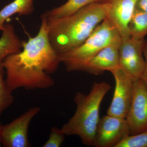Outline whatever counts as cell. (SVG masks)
I'll return each mask as SVG.
<instances>
[{
  "label": "cell",
  "mask_w": 147,
  "mask_h": 147,
  "mask_svg": "<svg viewBox=\"0 0 147 147\" xmlns=\"http://www.w3.org/2000/svg\"><path fill=\"white\" fill-rule=\"evenodd\" d=\"M60 63L59 54L47 36L41 32L24 41L21 52L9 55L3 61L6 82L12 91L19 88H51L55 81L50 74L56 71Z\"/></svg>",
  "instance_id": "6da1fadb"
},
{
  "label": "cell",
  "mask_w": 147,
  "mask_h": 147,
  "mask_svg": "<svg viewBox=\"0 0 147 147\" xmlns=\"http://www.w3.org/2000/svg\"><path fill=\"white\" fill-rule=\"evenodd\" d=\"M106 13L107 5L101 2L93 3L64 17L47 18L51 45L59 54L79 47L105 19Z\"/></svg>",
  "instance_id": "7a4b0ae2"
},
{
  "label": "cell",
  "mask_w": 147,
  "mask_h": 147,
  "mask_svg": "<svg viewBox=\"0 0 147 147\" xmlns=\"http://www.w3.org/2000/svg\"><path fill=\"white\" fill-rule=\"evenodd\" d=\"M111 88L110 84L106 82H95L88 94L82 92L76 93L74 97L76 104V111L61 128L65 136H78L84 144L93 146L100 119V104Z\"/></svg>",
  "instance_id": "3957f363"
},
{
  "label": "cell",
  "mask_w": 147,
  "mask_h": 147,
  "mask_svg": "<svg viewBox=\"0 0 147 147\" xmlns=\"http://www.w3.org/2000/svg\"><path fill=\"white\" fill-rule=\"evenodd\" d=\"M122 39L115 27L105 18L79 47L59 54L68 71H82L90 59L106 46L120 44Z\"/></svg>",
  "instance_id": "277c9868"
},
{
  "label": "cell",
  "mask_w": 147,
  "mask_h": 147,
  "mask_svg": "<svg viewBox=\"0 0 147 147\" xmlns=\"http://www.w3.org/2000/svg\"><path fill=\"white\" fill-rule=\"evenodd\" d=\"M144 40L130 37L122 40L119 46V67L134 82L140 79L144 69Z\"/></svg>",
  "instance_id": "5b68a950"
},
{
  "label": "cell",
  "mask_w": 147,
  "mask_h": 147,
  "mask_svg": "<svg viewBox=\"0 0 147 147\" xmlns=\"http://www.w3.org/2000/svg\"><path fill=\"white\" fill-rule=\"evenodd\" d=\"M40 110L39 107H32L9 123L2 125V145L5 147H30L28 135L29 126Z\"/></svg>",
  "instance_id": "8992f818"
},
{
  "label": "cell",
  "mask_w": 147,
  "mask_h": 147,
  "mask_svg": "<svg viewBox=\"0 0 147 147\" xmlns=\"http://www.w3.org/2000/svg\"><path fill=\"white\" fill-rule=\"evenodd\" d=\"M130 135L126 119L107 115L100 118L95 135L94 146L116 147Z\"/></svg>",
  "instance_id": "52a82bcc"
},
{
  "label": "cell",
  "mask_w": 147,
  "mask_h": 147,
  "mask_svg": "<svg viewBox=\"0 0 147 147\" xmlns=\"http://www.w3.org/2000/svg\"><path fill=\"white\" fill-rule=\"evenodd\" d=\"M110 72L114 76L115 87L107 115L126 118L132 101L134 81L120 67Z\"/></svg>",
  "instance_id": "ba28073f"
},
{
  "label": "cell",
  "mask_w": 147,
  "mask_h": 147,
  "mask_svg": "<svg viewBox=\"0 0 147 147\" xmlns=\"http://www.w3.org/2000/svg\"><path fill=\"white\" fill-rule=\"evenodd\" d=\"M125 119L130 135L147 131V89L141 79L134 82L132 101Z\"/></svg>",
  "instance_id": "9c48e42d"
},
{
  "label": "cell",
  "mask_w": 147,
  "mask_h": 147,
  "mask_svg": "<svg viewBox=\"0 0 147 147\" xmlns=\"http://www.w3.org/2000/svg\"><path fill=\"white\" fill-rule=\"evenodd\" d=\"M137 0H104L107 5L106 18L115 27L122 40L130 37L128 24Z\"/></svg>",
  "instance_id": "30bf717a"
},
{
  "label": "cell",
  "mask_w": 147,
  "mask_h": 147,
  "mask_svg": "<svg viewBox=\"0 0 147 147\" xmlns=\"http://www.w3.org/2000/svg\"><path fill=\"white\" fill-rule=\"evenodd\" d=\"M120 44H113L104 47L87 62L82 71L92 75H98L105 71L111 72L119 67Z\"/></svg>",
  "instance_id": "8fae6325"
},
{
  "label": "cell",
  "mask_w": 147,
  "mask_h": 147,
  "mask_svg": "<svg viewBox=\"0 0 147 147\" xmlns=\"http://www.w3.org/2000/svg\"><path fill=\"white\" fill-rule=\"evenodd\" d=\"M2 31V35L0 38V61H3L9 55L21 52L24 42L16 34L12 24H5Z\"/></svg>",
  "instance_id": "7c38bea8"
},
{
  "label": "cell",
  "mask_w": 147,
  "mask_h": 147,
  "mask_svg": "<svg viewBox=\"0 0 147 147\" xmlns=\"http://www.w3.org/2000/svg\"><path fill=\"white\" fill-rule=\"evenodd\" d=\"M35 0H13L0 10V30H2L5 21L15 14L28 16L34 11Z\"/></svg>",
  "instance_id": "4fadbf2b"
},
{
  "label": "cell",
  "mask_w": 147,
  "mask_h": 147,
  "mask_svg": "<svg viewBox=\"0 0 147 147\" xmlns=\"http://www.w3.org/2000/svg\"><path fill=\"white\" fill-rule=\"evenodd\" d=\"M104 0H67L65 3L46 11L44 13L47 20H53L72 14L93 3L101 2Z\"/></svg>",
  "instance_id": "5bb4252c"
},
{
  "label": "cell",
  "mask_w": 147,
  "mask_h": 147,
  "mask_svg": "<svg viewBox=\"0 0 147 147\" xmlns=\"http://www.w3.org/2000/svg\"><path fill=\"white\" fill-rule=\"evenodd\" d=\"M130 37L144 40L147 35V13L135 7L128 24Z\"/></svg>",
  "instance_id": "9a60e30c"
},
{
  "label": "cell",
  "mask_w": 147,
  "mask_h": 147,
  "mask_svg": "<svg viewBox=\"0 0 147 147\" xmlns=\"http://www.w3.org/2000/svg\"><path fill=\"white\" fill-rule=\"evenodd\" d=\"M4 70L3 61H0V116L14 100L12 91L9 88L4 78Z\"/></svg>",
  "instance_id": "2e32d148"
},
{
  "label": "cell",
  "mask_w": 147,
  "mask_h": 147,
  "mask_svg": "<svg viewBox=\"0 0 147 147\" xmlns=\"http://www.w3.org/2000/svg\"><path fill=\"white\" fill-rule=\"evenodd\" d=\"M116 147H147V131L125 137Z\"/></svg>",
  "instance_id": "e0dca14e"
},
{
  "label": "cell",
  "mask_w": 147,
  "mask_h": 147,
  "mask_svg": "<svg viewBox=\"0 0 147 147\" xmlns=\"http://www.w3.org/2000/svg\"><path fill=\"white\" fill-rule=\"evenodd\" d=\"M65 135L61 128L53 127L51 129L49 138L43 144V147H59L65 139Z\"/></svg>",
  "instance_id": "ac0fdd59"
},
{
  "label": "cell",
  "mask_w": 147,
  "mask_h": 147,
  "mask_svg": "<svg viewBox=\"0 0 147 147\" xmlns=\"http://www.w3.org/2000/svg\"><path fill=\"white\" fill-rule=\"evenodd\" d=\"M144 55L145 58V65L144 69L140 79H142L147 89V41L145 40L144 45Z\"/></svg>",
  "instance_id": "d6986e66"
},
{
  "label": "cell",
  "mask_w": 147,
  "mask_h": 147,
  "mask_svg": "<svg viewBox=\"0 0 147 147\" xmlns=\"http://www.w3.org/2000/svg\"><path fill=\"white\" fill-rule=\"evenodd\" d=\"M136 7L147 13V0H137Z\"/></svg>",
  "instance_id": "ffe728a7"
},
{
  "label": "cell",
  "mask_w": 147,
  "mask_h": 147,
  "mask_svg": "<svg viewBox=\"0 0 147 147\" xmlns=\"http://www.w3.org/2000/svg\"><path fill=\"white\" fill-rule=\"evenodd\" d=\"M2 125L1 123L0 122V147L2 145L1 142V127Z\"/></svg>",
  "instance_id": "44dd1931"
}]
</instances>
